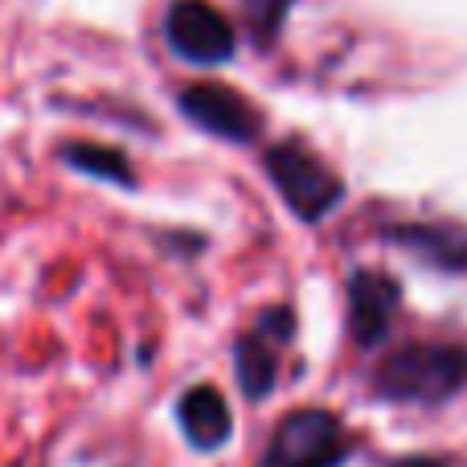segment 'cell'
<instances>
[{
    "mask_svg": "<svg viewBox=\"0 0 467 467\" xmlns=\"http://www.w3.org/2000/svg\"><path fill=\"white\" fill-rule=\"evenodd\" d=\"M177 422L197 451H218L234 431L226 398L213 386H189L177 402Z\"/></svg>",
    "mask_w": 467,
    "mask_h": 467,
    "instance_id": "ba28073f",
    "label": "cell"
},
{
    "mask_svg": "<svg viewBox=\"0 0 467 467\" xmlns=\"http://www.w3.org/2000/svg\"><path fill=\"white\" fill-rule=\"evenodd\" d=\"M279 348L275 340H266L263 332H246V337L234 345V373H238V386L246 398H266L275 389L279 378Z\"/></svg>",
    "mask_w": 467,
    "mask_h": 467,
    "instance_id": "9c48e42d",
    "label": "cell"
},
{
    "mask_svg": "<svg viewBox=\"0 0 467 467\" xmlns=\"http://www.w3.org/2000/svg\"><path fill=\"white\" fill-rule=\"evenodd\" d=\"M467 386V348L435 345V340H414L402 345L378 365L373 389L386 402H419L435 406L447 402Z\"/></svg>",
    "mask_w": 467,
    "mask_h": 467,
    "instance_id": "6da1fadb",
    "label": "cell"
},
{
    "mask_svg": "<svg viewBox=\"0 0 467 467\" xmlns=\"http://www.w3.org/2000/svg\"><path fill=\"white\" fill-rule=\"evenodd\" d=\"M348 455H353V439L345 422L332 410L307 406V410H291L275 427L263 467H340L348 463Z\"/></svg>",
    "mask_w": 467,
    "mask_h": 467,
    "instance_id": "3957f363",
    "label": "cell"
},
{
    "mask_svg": "<svg viewBox=\"0 0 467 467\" xmlns=\"http://www.w3.org/2000/svg\"><path fill=\"white\" fill-rule=\"evenodd\" d=\"M254 332H263V337L275 340V345H287V340L296 337V316H291V307H271V312L258 316Z\"/></svg>",
    "mask_w": 467,
    "mask_h": 467,
    "instance_id": "8fae6325",
    "label": "cell"
},
{
    "mask_svg": "<svg viewBox=\"0 0 467 467\" xmlns=\"http://www.w3.org/2000/svg\"><path fill=\"white\" fill-rule=\"evenodd\" d=\"M181 111L205 128L210 136L234 140V144H246V140L258 136L263 119L258 111L230 87H218V82H193V87L181 90Z\"/></svg>",
    "mask_w": 467,
    "mask_h": 467,
    "instance_id": "5b68a950",
    "label": "cell"
},
{
    "mask_svg": "<svg viewBox=\"0 0 467 467\" xmlns=\"http://www.w3.org/2000/svg\"><path fill=\"white\" fill-rule=\"evenodd\" d=\"M164 37L169 46L177 49L185 62H197V66H222L230 62L234 46V25L210 0H177L164 16Z\"/></svg>",
    "mask_w": 467,
    "mask_h": 467,
    "instance_id": "277c9868",
    "label": "cell"
},
{
    "mask_svg": "<svg viewBox=\"0 0 467 467\" xmlns=\"http://www.w3.org/2000/svg\"><path fill=\"white\" fill-rule=\"evenodd\" d=\"M398 467H439V463H431V460H406V463H398Z\"/></svg>",
    "mask_w": 467,
    "mask_h": 467,
    "instance_id": "7c38bea8",
    "label": "cell"
},
{
    "mask_svg": "<svg viewBox=\"0 0 467 467\" xmlns=\"http://www.w3.org/2000/svg\"><path fill=\"white\" fill-rule=\"evenodd\" d=\"M263 169H266V177L275 181V189L283 193L287 210L304 222L328 218V213L337 210L340 193H345L337 172L307 144H299V140H279V144L266 152Z\"/></svg>",
    "mask_w": 467,
    "mask_h": 467,
    "instance_id": "7a4b0ae2",
    "label": "cell"
},
{
    "mask_svg": "<svg viewBox=\"0 0 467 467\" xmlns=\"http://www.w3.org/2000/svg\"><path fill=\"white\" fill-rule=\"evenodd\" d=\"M394 246L419 254L422 263L439 271H467V230L447 226V222H406V226L386 230Z\"/></svg>",
    "mask_w": 467,
    "mask_h": 467,
    "instance_id": "52a82bcc",
    "label": "cell"
},
{
    "mask_svg": "<svg viewBox=\"0 0 467 467\" xmlns=\"http://www.w3.org/2000/svg\"><path fill=\"white\" fill-rule=\"evenodd\" d=\"M398 304H402V287L389 279L386 271H353L348 279V328H353L357 345H381L389 337V320H394Z\"/></svg>",
    "mask_w": 467,
    "mask_h": 467,
    "instance_id": "8992f818",
    "label": "cell"
},
{
    "mask_svg": "<svg viewBox=\"0 0 467 467\" xmlns=\"http://www.w3.org/2000/svg\"><path fill=\"white\" fill-rule=\"evenodd\" d=\"M57 156H62V164H70L74 172H87V177H95V181H111V185H123V189L136 185L131 164L123 161V152H115V148L90 144V140H74V144H62Z\"/></svg>",
    "mask_w": 467,
    "mask_h": 467,
    "instance_id": "30bf717a",
    "label": "cell"
}]
</instances>
